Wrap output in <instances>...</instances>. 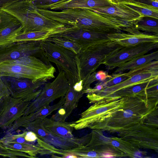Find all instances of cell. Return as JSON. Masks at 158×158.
<instances>
[{"label":"cell","instance_id":"cell-1","mask_svg":"<svg viewBox=\"0 0 158 158\" xmlns=\"http://www.w3.org/2000/svg\"><path fill=\"white\" fill-rule=\"evenodd\" d=\"M123 106L104 120L89 128L100 131L119 132L144 122L157 110L158 99L138 96L124 97Z\"/></svg>","mask_w":158,"mask_h":158},{"label":"cell","instance_id":"cell-2","mask_svg":"<svg viewBox=\"0 0 158 158\" xmlns=\"http://www.w3.org/2000/svg\"><path fill=\"white\" fill-rule=\"evenodd\" d=\"M1 10L13 16L20 21L23 32L41 31L66 26L40 13L30 0L16 2Z\"/></svg>","mask_w":158,"mask_h":158},{"label":"cell","instance_id":"cell-3","mask_svg":"<svg viewBox=\"0 0 158 158\" xmlns=\"http://www.w3.org/2000/svg\"><path fill=\"white\" fill-rule=\"evenodd\" d=\"M110 39L104 40L81 50L76 56L80 82L83 84L109 55L123 47Z\"/></svg>","mask_w":158,"mask_h":158},{"label":"cell","instance_id":"cell-4","mask_svg":"<svg viewBox=\"0 0 158 158\" xmlns=\"http://www.w3.org/2000/svg\"><path fill=\"white\" fill-rule=\"evenodd\" d=\"M56 70H46L38 68L36 58L33 56L0 63V77L8 76L28 78L33 82L43 79L55 77Z\"/></svg>","mask_w":158,"mask_h":158},{"label":"cell","instance_id":"cell-5","mask_svg":"<svg viewBox=\"0 0 158 158\" xmlns=\"http://www.w3.org/2000/svg\"><path fill=\"white\" fill-rule=\"evenodd\" d=\"M43 15L65 26L97 30L101 22L99 14L85 8H67L60 11L37 9Z\"/></svg>","mask_w":158,"mask_h":158},{"label":"cell","instance_id":"cell-6","mask_svg":"<svg viewBox=\"0 0 158 158\" xmlns=\"http://www.w3.org/2000/svg\"><path fill=\"white\" fill-rule=\"evenodd\" d=\"M41 44L46 58L64 72L69 84L73 86L79 81L76 62V54L70 50L45 40Z\"/></svg>","mask_w":158,"mask_h":158},{"label":"cell","instance_id":"cell-7","mask_svg":"<svg viewBox=\"0 0 158 158\" xmlns=\"http://www.w3.org/2000/svg\"><path fill=\"white\" fill-rule=\"evenodd\" d=\"M58 70L55 79L44 85L40 94L30 103L23 116L45 108L56 99L65 96L69 88V82L64 72Z\"/></svg>","mask_w":158,"mask_h":158},{"label":"cell","instance_id":"cell-8","mask_svg":"<svg viewBox=\"0 0 158 158\" xmlns=\"http://www.w3.org/2000/svg\"><path fill=\"white\" fill-rule=\"evenodd\" d=\"M124 104V98L96 102L82 112L78 120L70 123V125L76 130L89 128L93 124L108 117L121 108Z\"/></svg>","mask_w":158,"mask_h":158},{"label":"cell","instance_id":"cell-9","mask_svg":"<svg viewBox=\"0 0 158 158\" xmlns=\"http://www.w3.org/2000/svg\"><path fill=\"white\" fill-rule=\"evenodd\" d=\"M158 126L146 120L142 123L118 132L123 140L139 148L158 151Z\"/></svg>","mask_w":158,"mask_h":158},{"label":"cell","instance_id":"cell-10","mask_svg":"<svg viewBox=\"0 0 158 158\" xmlns=\"http://www.w3.org/2000/svg\"><path fill=\"white\" fill-rule=\"evenodd\" d=\"M35 55L46 59L41 41H17L0 46V63Z\"/></svg>","mask_w":158,"mask_h":158},{"label":"cell","instance_id":"cell-11","mask_svg":"<svg viewBox=\"0 0 158 158\" xmlns=\"http://www.w3.org/2000/svg\"><path fill=\"white\" fill-rule=\"evenodd\" d=\"M1 77L8 87L12 96L32 101L40 94L41 89L40 88L48 81L43 79L33 82L26 78L8 76Z\"/></svg>","mask_w":158,"mask_h":158},{"label":"cell","instance_id":"cell-12","mask_svg":"<svg viewBox=\"0 0 158 158\" xmlns=\"http://www.w3.org/2000/svg\"><path fill=\"white\" fill-rule=\"evenodd\" d=\"M31 100L5 96L0 101V128L7 129L22 117Z\"/></svg>","mask_w":158,"mask_h":158},{"label":"cell","instance_id":"cell-13","mask_svg":"<svg viewBox=\"0 0 158 158\" xmlns=\"http://www.w3.org/2000/svg\"><path fill=\"white\" fill-rule=\"evenodd\" d=\"M158 43H147L129 47H123L108 55L102 63L108 70H112L133 58L146 54L157 48Z\"/></svg>","mask_w":158,"mask_h":158},{"label":"cell","instance_id":"cell-14","mask_svg":"<svg viewBox=\"0 0 158 158\" xmlns=\"http://www.w3.org/2000/svg\"><path fill=\"white\" fill-rule=\"evenodd\" d=\"M108 34L85 28L69 26L65 31L54 36L68 39L84 49L101 41L109 39Z\"/></svg>","mask_w":158,"mask_h":158},{"label":"cell","instance_id":"cell-15","mask_svg":"<svg viewBox=\"0 0 158 158\" xmlns=\"http://www.w3.org/2000/svg\"><path fill=\"white\" fill-rule=\"evenodd\" d=\"M157 77H158V71L142 72L131 76L116 85L98 91L88 93L86 97L89 103H94L97 101L105 100L112 94L121 89Z\"/></svg>","mask_w":158,"mask_h":158},{"label":"cell","instance_id":"cell-16","mask_svg":"<svg viewBox=\"0 0 158 158\" xmlns=\"http://www.w3.org/2000/svg\"><path fill=\"white\" fill-rule=\"evenodd\" d=\"M108 37L124 47L134 46L144 43H158L157 35L142 32L134 27L127 31L108 34Z\"/></svg>","mask_w":158,"mask_h":158},{"label":"cell","instance_id":"cell-17","mask_svg":"<svg viewBox=\"0 0 158 158\" xmlns=\"http://www.w3.org/2000/svg\"><path fill=\"white\" fill-rule=\"evenodd\" d=\"M27 131L18 134L7 132L0 139V142L8 149L22 152L31 158H35L39 154L40 148L37 144L35 145L25 139L24 137Z\"/></svg>","mask_w":158,"mask_h":158},{"label":"cell","instance_id":"cell-18","mask_svg":"<svg viewBox=\"0 0 158 158\" xmlns=\"http://www.w3.org/2000/svg\"><path fill=\"white\" fill-rule=\"evenodd\" d=\"M89 10L102 15L133 24L136 20L142 17L137 12L115 0L110 6Z\"/></svg>","mask_w":158,"mask_h":158},{"label":"cell","instance_id":"cell-19","mask_svg":"<svg viewBox=\"0 0 158 158\" xmlns=\"http://www.w3.org/2000/svg\"><path fill=\"white\" fill-rule=\"evenodd\" d=\"M22 26L13 16L0 10V46L12 43L13 38L22 31Z\"/></svg>","mask_w":158,"mask_h":158},{"label":"cell","instance_id":"cell-20","mask_svg":"<svg viewBox=\"0 0 158 158\" xmlns=\"http://www.w3.org/2000/svg\"><path fill=\"white\" fill-rule=\"evenodd\" d=\"M91 136L90 133L80 138L63 137L52 134L45 128L40 139L56 148L69 150L86 145L89 142Z\"/></svg>","mask_w":158,"mask_h":158},{"label":"cell","instance_id":"cell-21","mask_svg":"<svg viewBox=\"0 0 158 158\" xmlns=\"http://www.w3.org/2000/svg\"><path fill=\"white\" fill-rule=\"evenodd\" d=\"M65 100L64 96L58 102L53 105H49L41 110L22 116L7 129V132H12L18 128L23 127L27 124L37 119H44L60 109L64 103Z\"/></svg>","mask_w":158,"mask_h":158},{"label":"cell","instance_id":"cell-22","mask_svg":"<svg viewBox=\"0 0 158 158\" xmlns=\"http://www.w3.org/2000/svg\"><path fill=\"white\" fill-rule=\"evenodd\" d=\"M82 91L75 90L73 86L69 85L64 96V103L58 112L50 118L55 121L64 122L66 118L77 106L79 100L83 96Z\"/></svg>","mask_w":158,"mask_h":158},{"label":"cell","instance_id":"cell-23","mask_svg":"<svg viewBox=\"0 0 158 158\" xmlns=\"http://www.w3.org/2000/svg\"><path fill=\"white\" fill-rule=\"evenodd\" d=\"M114 0H68L55 4L49 9L62 10L67 8H85L90 9L104 7L110 5Z\"/></svg>","mask_w":158,"mask_h":158},{"label":"cell","instance_id":"cell-24","mask_svg":"<svg viewBox=\"0 0 158 158\" xmlns=\"http://www.w3.org/2000/svg\"><path fill=\"white\" fill-rule=\"evenodd\" d=\"M69 27L66 26L63 27L39 31L22 32L13 38L12 42L43 40L65 31Z\"/></svg>","mask_w":158,"mask_h":158},{"label":"cell","instance_id":"cell-25","mask_svg":"<svg viewBox=\"0 0 158 158\" xmlns=\"http://www.w3.org/2000/svg\"><path fill=\"white\" fill-rule=\"evenodd\" d=\"M42 123L44 127L52 134L65 138L74 137L72 133L74 128L70 123L56 121L46 117L43 119Z\"/></svg>","mask_w":158,"mask_h":158},{"label":"cell","instance_id":"cell-26","mask_svg":"<svg viewBox=\"0 0 158 158\" xmlns=\"http://www.w3.org/2000/svg\"><path fill=\"white\" fill-rule=\"evenodd\" d=\"M152 79L119 90L108 96L104 100L118 99L135 95L147 98L146 89Z\"/></svg>","mask_w":158,"mask_h":158},{"label":"cell","instance_id":"cell-27","mask_svg":"<svg viewBox=\"0 0 158 158\" xmlns=\"http://www.w3.org/2000/svg\"><path fill=\"white\" fill-rule=\"evenodd\" d=\"M157 51L152 53L136 56L117 67L114 73H122L126 71L133 69L154 60H158Z\"/></svg>","mask_w":158,"mask_h":158},{"label":"cell","instance_id":"cell-28","mask_svg":"<svg viewBox=\"0 0 158 158\" xmlns=\"http://www.w3.org/2000/svg\"><path fill=\"white\" fill-rule=\"evenodd\" d=\"M139 13L142 17L148 16L158 19V9L132 0H115Z\"/></svg>","mask_w":158,"mask_h":158},{"label":"cell","instance_id":"cell-29","mask_svg":"<svg viewBox=\"0 0 158 158\" xmlns=\"http://www.w3.org/2000/svg\"><path fill=\"white\" fill-rule=\"evenodd\" d=\"M133 25L139 31L158 35V19L148 16L141 17L133 23Z\"/></svg>","mask_w":158,"mask_h":158},{"label":"cell","instance_id":"cell-30","mask_svg":"<svg viewBox=\"0 0 158 158\" xmlns=\"http://www.w3.org/2000/svg\"><path fill=\"white\" fill-rule=\"evenodd\" d=\"M45 40L70 50L76 54L82 49L81 47L78 44L63 37L53 36Z\"/></svg>","mask_w":158,"mask_h":158},{"label":"cell","instance_id":"cell-31","mask_svg":"<svg viewBox=\"0 0 158 158\" xmlns=\"http://www.w3.org/2000/svg\"><path fill=\"white\" fill-rule=\"evenodd\" d=\"M111 77V75H109L106 71L103 70L95 71L89 75L83 84L82 91L90 88L91 84L95 81H102Z\"/></svg>","mask_w":158,"mask_h":158},{"label":"cell","instance_id":"cell-32","mask_svg":"<svg viewBox=\"0 0 158 158\" xmlns=\"http://www.w3.org/2000/svg\"><path fill=\"white\" fill-rule=\"evenodd\" d=\"M130 77L128 72L113 73L110 77L102 81L103 85V89L118 84Z\"/></svg>","mask_w":158,"mask_h":158},{"label":"cell","instance_id":"cell-33","mask_svg":"<svg viewBox=\"0 0 158 158\" xmlns=\"http://www.w3.org/2000/svg\"><path fill=\"white\" fill-rule=\"evenodd\" d=\"M157 71H158V61L154 60L139 67L129 70L128 73L131 77L142 72Z\"/></svg>","mask_w":158,"mask_h":158},{"label":"cell","instance_id":"cell-34","mask_svg":"<svg viewBox=\"0 0 158 158\" xmlns=\"http://www.w3.org/2000/svg\"><path fill=\"white\" fill-rule=\"evenodd\" d=\"M38 9H48L54 5L68 0H30Z\"/></svg>","mask_w":158,"mask_h":158},{"label":"cell","instance_id":"cell-35","mask_svg":"<svg viewBox=\"0 0 158 158\" xmlns=\"http://www.w3.org/2000/svg\"><path fill=\"white\" fill-rule=\"evenodd\" d=\"M10 95V93L7 86L0 77V101L4 97Z\"/></svg>","mask_w":158,"mask_h":158},{"label":"cell","instance_id":"cell-36","mask_svg":"<svg viewBox=\"0 0 158 158\" xmlns=\"http://www.w3.org/2000/svg\"><path fill=\"white\" fill-rule=\"evenodd\" d=\"M24 138L27 141L33 143L37 141V139L36 134L31 131H27Z\"/></svg>","mask_w":158,"mask_h":158},{"label":"cell","instance_id":"cell-37","mask_svg":"<svg viewBox=\"0 0 158 158\" xmlns=\"http://www.w3.org/2000/svg\"><path fill=\"white\" fill-rule=\"evenodd\" d=\"M144 4L158 8V0H132Z\"/></svg>","mask_w":158,"mask_h":158},{"label":"cell","instance_id":"cell-38","mask_svg":"<svg viewBox=\"0 0 158 158\" xmlns=\"http://www.w3.org/2000/svg\"><path fill=\"white\" fill-rule=\"evenodd\" d=\"M19 0H0V10L4 7Z\"/></svg>","mask_w":158,"mask_h":158}]
</instances>
